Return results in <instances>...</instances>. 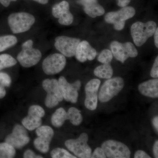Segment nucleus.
I'll list each match as a JSON object with an SVG mask.
<instances>
[{"label": "nucleus", "mask_w": 158, "mask_h": 158, "mask_svg": "<svg viewBox=\"0 0 158 158\" xmlns=\"http://www.w3.org/2000/svg\"><path fill=\"white\" fill-rule=\"evenodd\" d=\"M11 77L8 74L0 72V85L5 87H9L11 85Z\"/></svg>", "instance_id": "28"}, {"label": "nucleus", "mask_w": 158, "mask_h": 158, "mask_svg": "<svg viewBox=\"0 0 158 158\" xmlns=\"http://www.w3.org/2000/svg\"><path fill=\"white\" fill-rule=\"evenodd\" d=\"M79 3L84 6L85 13L90 17L94 18L105 13L104 9L98 4V0H79Z\"/></svg>", "instance_id": "20"}, {"label": "nucleus", "mask_w": 158, "mask_h": 158, "mask_svg": "<svg viewBox=\"0 0 158 158\" xmlns=\"http://www.w3.org/2000/svg\"><path fill=\"white\" fill-rule=\"evenodd\" d=\"M52 14L56 18L59 19V23L62 25L68 26L73 21V16L69 10L68 2L63 1L53 6Z\"/></svg>", "instance_id": "18"}, {"label": "nucleus", "mask_w": 158, "mask_h": 158, "mask_svg": "<svg viewBox=\"0 0 158 158\" xmlns=\"http://www.w3.org/2000/svg\"><path fill=\"white\" fill-rule=\"evenodd\" d=\"M59 88L63 99L72 103L77 102L78 98V91L81 86V83L79 80L70 84L64 77L61 76L58 80Z\"/></svg>", "instance_id": "12"}, {"label": "nucleus", "mask_w": 158, "mask_h": 158, "mask_svg": "<svg viewBox=\"0 0 158 158\" xmlns=\"http://www.w3.org/2000/svg\"><path fill=\"white\" fill-rule=\"evenodd\" d=\"M44 115L43 108L38 105H33L29 107L28 115L23 118L22 123L27 130L34 131L41 125L42 118Z\"/></svg>", "instance_id": "15"}, {"label": "nucleus", "mask_w": 158, "mask_h": 158, "mask_svg": "<svg viewBox=\"0 0 158 158\" xmlns=\"http://www.w3.org/2000/svg\"><path fill=\"white\" fill-rule=\"evenodd\" d=\"M88 135L83 133L77 139H71L65 141V146L77 157L90 158L92 150L88 144Z\"/></svg>", "instance_id": "7"}, {"label": "nucleus", "mask_w": 158, "mask_h": 158, "mask_svg": "<svg viewBox=\"0 0 158 158\" xmlns=\"http://www.w3.org/2000/svg\"><path fill=\"white\" fill-rule=\"evenodd\" d=\"M16 154L15 148L7 142L0 143V158H14Z\"/></svg>", "instance_id": "24"}, {"label": "nucleus", "mask_w": 158, "mask_h": 158, "mask_svg": "<svg viewBox=\"0 0 158 158\" xmlns=\"http://www.w3.org/2000/svg\"><path fill=\"white\" fill-rule=\"evenodd\" d=\"M17 0H0V3L5 7H8L10 5V3L12 2H15Z\"/></svg>", "instance_id": "36"}, {"label": "nucleus", "mask_w": 158, "mask_h": 158, "mask_svg": "<svg viewBox=\"0 0 158 158\" xmlns=\"http://www.w3.org/2000/svg\"><path fill=\"white\" fill-rule=\"evenodd\" d=\"M18 40L13 35H6L0 37V52H3L17 44Z\"/></svg>", "instance_id": "23"}, {"label": "nucleus", "mask_w": 158, "mask_h": 158, "mask_svg": "<svg viewBox=\"0 0 158 158\" xmlns=\"http://www.w3.org/2000/svg\"><path fill=\"white\" fill-rule=\"evenodd\" d=\"M153 152L154 156L155 157L158 158V141L156 140L155 142L153 148Z\"/></svg>", "instance_id": "34"}, {"label": "nucleus", "mask_w": 158, "mask_h": 158, "mask_svg": "<svg viewBox=\"0 0 158 158\" xmlns=\"http://www.w3.org/2000/svg\"><path fill=\"white\" fill-rule=\"evenodd\" d=\"M152 124L157 132H158V116H155L152 119Z\"/></svg>", "instance_id": "37"}, {"label": "nucleus", "mask_w": 158, "mask_h": 158, "mask_svg": "<svg viewBox=\"0 0 158 158\" xmlns=\"http://www.w3.org/2000/svg\"><path fill=\"white\" fill-rule=\"evenodd\" d=\"M37 138L34 139L35 148L43 153H46L49 150L50 144L54 135V130L48 126H40L36 129Z\"/></svg>", "instance_id": "11"}, {"label": "nucleus", "mask_w": 158, "mask_h": 158, "mask_svg": "<svg viewBox=\"0 0 158 158\" xmlns=\"http://www.w3.org/2000/svg\"><path fill=\"white\" fill-rule=\"evenodd\" d=\"M94 73L96 77L100 78L109 79L113 76V69L110 63L103 64L97 67Z\"/></svg>", "instance_id": "22"}, {"label": "nucleus", "mask_w": 158, "mask_h": 158, "mask_svg": "<svg viewBox=\"0 0 158 158\" xmlns=\"http://www.w3.org/2000/svg\"><path fill=\"white\" fill-rule=\"evenodd\" d=\"M106 158H129L131 152L128 147L122 142L109 140L102 144Z\"/></svg>", "instance_id": "10"}, {"label": "nucleus", "mask_w": 158, "mask_h": 158, "mask_svg": "<svg viewBox=\"0 0 158 158\" xmlns=\"http://www.w3.org/2000/svg\"><path fill=\"white\" fill-rule=\"evenodd\" d=\"M83 116L81 111L75 107H71L66 112L63 108L57 109L52 115L51 122L55 127H61L65 120H69L72 124L74 126H79L83 121Z\"/></svg>", "instance_id": "2"}, {"label": "nucleus", "mask_w": 158, "mask_h": 158, "mask_svg": "<svg viewBox=\"0 0 158 158\" xmlns=\"http://www.w3.org/2000/svg\"><path fill=\"white\" fill-rule=\"evenodd\" d=\"M8 23L14 34H20L29 31L35 22L32 15L21 12L12 13L8 17Z\"/></svg>", "instance_id": "4"}, {"label": "nucleus", "mask_w": 158, "mask_h": 158, "mask_svg": "<svg viewBox=\"0 0 158 158\" xmlns=\"http://www.w3.org/2000/svg\"><path fill=\"white\" fill-rule=\"evenodd\" d=\"M33 46V41L31 40H27L23 44L22 51L18 55V61L25 68L37 65L42 57L40 51Z\"/></svg>", "instance_id": "3"}, {"label": "nucleus", "mask_w": 158, "mask_h": 158, "mask_svg": "<svg viewBox=\"0 0 158 158\" xmlns=\"http://www.w3.org/2000/svg\"><path fill=\"white\" fill-rule=\"evenodd\" d=\"M96 55V50L92 48L88 41L83 40L79 43L75 56L79 62H84L87 60L92 61L95 59Z\"/></svg>", "instance_id": "19"}, {"label": "nucleus", "mask_w": 158, "mask_h": 158, "mask_svg": "<svg viewBox=\"0 0 158 158\" xmlns=\"http://www.w3.org/2000/svg\"><path fill=\"white\" fill-rule=\"evenodd\" d=\"M24 158H43L42 156L36 155V154L31 149H28L23 154Z\"/></svg>", "instance_id": "31"}, {"label": "nucleus", "mask_w": 158, "mask_h": 158, "mask_svg": "<svg viewBox=\"0 0 158 158\" xmlns=\"http://www.w3.org/2000/svg\"><path fill=\"white\" fill-rule=\"evenodd\" d=\"M101 84L99 79H94L87 83L85 88L86 93L85 105L88 110H96L98 105V91Z\"/></svg>", "instance_id": "17"}, {"label": "nucleus", "mask_w": 158, "mask_h": 158, "mask_svg": "<svg viewBox=\"0 0 158 158\" xmlns=\"http://www.w3.org/2000/svg\"><path fill=\"white\" fill-rule=\"evenodd\" d=\"M138 89L141 94L152 98L158 97V80L151 79L142 82L138 85Z\"/></svg>", "instance_id": "21"}, {"label": "nucleus", "mask_w": 158, "mask_h": 158, "mask_svg": "<svg viewBox=\"0 0 158 158\" xmlns=\"http://www.w3.org/2000/svg\"><path fill=\"white\" fill-rule=\"evenodd\" d=\"M151 76L154 78H157L158 77V57H156L152 68L150 72Z\"/></svg>", "instance_id": "30"}, {"label": "nucleus", "mask_w": 158, "mask_h": 158, "mask_svg": "<svg viewBox=\"0 0 158 158\" xmlns=\"http://www.w3.org/2000/svg\"><path fill=\"white\" fill-rule=\"evenodd\" d=\"M135 158H151L150 156L148 155L145 152L142 150H138L134 155Z\"/></svg>", "instance_id": "32"}, {"label": "nucleus", "mask_w": 158, "mask_h": 158, "mask_svg": "<svg viewBox=\"0 0 158 158\" xmlns=\"http://www.w3.org/2000/svg\"><path fill=\"white\" fill-rule=\"evenodd\" d=\"M30 141V138L27 129L20 124L15 125L12 133L7 135L5 139V142L18 149L24 147Z\"/></svg>", "instance_id": "13"}, {"label": "nucleus", "mask_w": 158, "mask_h": 158, "mask_svg": "<svg viewBox=\"0 0 158 158\" xmlns=\"http://www.w3.org/2000/svg\"><path fill=\"white\" fill-rule=\"evenodd\" d=\"M113 55L112 52L108 49H105L102 51L99 55L98 60L103 64H109L112 61Z\"/></svg>", "instance_id": "27"}, {"label": "nucleus", "mask_w": 158, "mask_h": 158, "mask_svg": "<svg viewBox=\"0 0 158 158\" xmlns=\"http://www.w3.org/2000/svg\"><path fill=\"white\" fill-rule=\"evenodd\" d=\"M66 61L65 56L61 54L50 55L44 60L42 69L44 73L48 75L56 74L65 67Z\"/></svg>", "instance_id": "14"}, {"label": "nucleus", "mask_w": 158, "mask_h": 158, "mask_svg": "<svg viewBox=\"0 0 158 158\" xmlns=\"http://www.w3.org/2000/svg\"><path fill=\"white\" fill-rule=\"evenodd\" d=\"M32 1L37 2L40 3V4L44 5V4H46L48 3L49 0H32Z\"/></svg>", "instance_id": "39"}, {"label": "nucleus", "mask_w": 158, "mask_h": 158, "mask_svg": "<svg viewBox=\"0 0 158 158\" xmlns=\"http://www.w3.org/2000/svg\"><path fill=\"white\" fill-rule=\"evenodd\" d=\"M80 42L81 40L78 38L59 36L55 39V46L63 56L71 57L75 55L77 47Z\"/></svg>", "instance_id": "16"}, {"label": "nucleus", "mask_w": 158, "mask_h": 158, "mask_svg": "<svg viewBox=\"0 0 158 158\" xmlns=\"http://www.w3.org/2000/svg\"><path fill=\"white\" fill-rule=\"evenodd\" d=\"M42 87L47 93L45 100L47 107H55L59 104V102L62 101L63 98L60 92L59 83L56 79H45L43 82Z\"/></svg>", "instance_id": "8"}, {"label": "nucleus", "mask_w": 158, "mask_h": 158, "mask_svg": "<svg viewBox=\"0 0 158 158\" xmlns=\"http://www.w3.org/2000/svg\"><path fill=\"white\" fill-rule=\"evenodd\" d=\"M90 158H106V155L103 150L102 148L98 147L95 148L93 153L91 154Z\"/></svg>", "instance_id": "29"}, {"label": "nucleus", "mask_w": 158, "mask_h": 158, "mask_svg": "<svg viewBox=\"0 0 158 158\" xmlns=\"http://www.w3.org/2000/svg\"><path fill=\"white\" fill-rule=\"evenodd\" d=\"M5 87L0 85V99L4 98L6 95V91Z\"/></svg>", "instance_id": "35"}, {"label": "nucleus", "mask_w": 158, "mask_h": 158, "mask_svg": "<svg viewBox=\"0 0 158 158\" xmlns=\"http://www.w3.org/2000/svg\"><path fill=\"white\" fill-rule=\"evenodd\" d=\"M51 156L53 158H76L68 151L64 148H57L53 149L51 152Z\"/></svg>", "instance_id": "26"}, {"label": "nucleus", "mask_w": 158, "mask_h": 158, "mask_svg": "<svg viewBox=\"0 0 158 158\" xmlns=\"http://www.w3.org/2000/svg\"><path fill=\"white\" fill-rule=\"evenodd\" d=\"M110 48L114 57L123 63L130 57L135 58L138 55L135 47L130 42L122 43L115 40L110 43Z\"/></svg>", "instance_id": "9"}, {"label": "nucleus", "mask_w": 158, "mask_h": 158, "mask_svg": "<svg viewBox=\"0 0 158 158\" xmlns=\"http://www.w3.org/2000/svg\"><path fill=\"white\" fill-rule=\"evenodd\" d=\"M135 10L131 6L122 7L116 11H111L106 14L105 20L108 23L113 24L116 31H121L124 28L125 21L134 17Z\"/></svg>", "instance_id": "6"}, {"label": "nucleus", "mask_w": 158, "mask_h": 158, "mask_svg": "<svg viewBox=\"0 0 158 158\" xmlns=\"http://www.w3.org/2000/svg\"><path fill=\"white\" fill-rule=\"evenodd\" d=\"M117 5L119 7L127 6L131 2V0H116Z\"/></svg>", "instance_id": "33"}, {"label": "nucleus", "mask_w": 158, "mask_h": 158, "mask_svg": "<svg viewBox=\"0 0 158 158\" xmlns=\"http://www.w3.org/2000/svg\"><path fill=\"white\" fill-rule=\"evenodd\" d=\"M156 23L152 21L143 23L137 22L131 27V35L136 46L143 45L154 34L157 29Z\"/></svg>", "instance_id": "1"}, {"label": "nucleus", "mask_w": 158, "mask_h": 158, "mask_svg": "<svg viewBox=\"0 0 158 158\" xmlns=\"http://www.w3.org/2000/svg\"><path fill=\"white\" fill-rule=\"evenodd\" d=\"M154 41L155 44L157 48H158V29L157 28L156 30L154 33Z\"/></svg>", "instance_id": "38"}, {"label": "nucleus", "mask_w": 158, "mask_h": 158, "mask_svg": "<svg viewBox=\"0 0 158 158\" xmlns=\"http://www.w3.org/2000/svg\"><path fill=\"white\" fill-rule=\"evenodd\" d=\"M17 64V61L9 54L0 55V71L4 69L9 68Z\"/></svg>", "instance_id": "25"}, {"label": "nucleus", "mask_w": 158, "mask_h": 158, "mask_svg": "<svg viewBox=\"0 0 158 158\" xmlns=\"http://www.w3.org/2000/svg\"><path fill=\"white\" fill-rule=\"evenodd\" d=\"M124 86V80L120 77L108 79L102 85L98 98L102 102H107L116 96Z\"/></svg>", "instance_id": "5"}]
</instances>
